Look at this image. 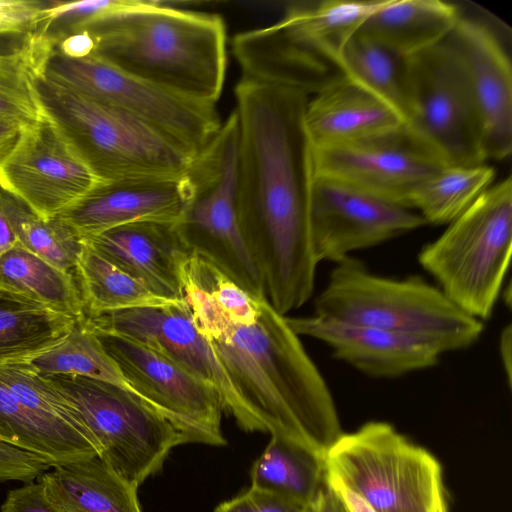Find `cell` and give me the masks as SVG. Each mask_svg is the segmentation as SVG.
Listing matches in <instances>:
<instances>
[{
  "instance_id": "6da1fadb",
  "label": "cell",
  "mask_w": 512,
  "mask_h": 512,
  "mask_svg": "<svg viewBox=\"0 0 512 512\" xmlns=\"http://www.w3.org/2000/svg\"><path fill=\"white\" fill-rule=\"evenodd\" d=\"M235 98L239 221L266 297L286 315L311 297L318 264L310 235L311 147L304 127L310 97L243 76Z\"/></svg>"
},
{
  "instance_id": "7a4b0ae2",
  "label": "cell",
  "mask_w": 512,
  "mask_h": 512,
  "mask_svg": "<svg viewBox=\"0 0 512 512\" xmlns=\"http://www.w3.org/2000/svg\"><path fill=\"white\" fill-rule=\"evenodd\" d=\"M184 298L237 396L238 426L287 438L325 457L343 433L337 409L286 316L264 295L251 321L236 322L189 280Z\"/></svg>"
},
{
  "instance_id": "3957f363",
  "label": "cell",
  "mask_w": 512,
  "mask_h": 512,
  "mask_svg": "<svg viewBox=\"0 0 512 512\" xmlns=\"http://www.w3.org/2000/svg\"><path fill=\"white\" fill-rule=\"evenodd\" d=\"M83 31L92 54L133 77L199 103L221 95L227 32L219 15L132 0Z\"/></svg>"
},
{
  "instance_id": "277c9868",
  "label": "cell",
  "mask_w": 512,
  "mask_h": 512,
  "mask_svg": "<svg viewBox=\"0 0 512 512\" xmlns=\"http://www.w3.org/2000/svg\"><path fill=\"white\" fill-rule=\"evenodd\" d=\"M41 113L71 150L102 182L178 176L198 154L167 134L115 107L49 79H33Z\"/></svg>"
},
{
  "instance_id": "5b68a950",
  "label": "cell",
  "mask_w": 512,
  "mask_h": 512,
  "mask_svg": "<svg viewBox=\"0 0 512 512\" xmlns=\"http://www.w3.org/2000/svg\"><path fill=\"white\" fill-rule=\"evenodd\" d=\"M315 314L421 339L441 353L471 347L484 329L438 286L418 276L376 275L351 256L330 272Z\"/></svg>"
},
{
  "instance_id": "8992f818",
  "label": "cell",
  "mask_w": 512,
  "mask_h": 512,
  "mask_svg": "<svg viewBox=\"0 0 512 512\" xmlns=\"http://www.w3.org/2000/svg\"><path fill=\"white\" fill-rule=\"evenodd\" d=\"M512 249V179L484 191L418 254V262L461 310L488 320L502 289Z\"/></svg>"
},
{
  "instance_id": "52a82bcc",
  "label": "cell",
  "mask_w": 512,
  "mask_h": 512,
  "mask_svg": "<svg viewBox=\"0 0 512 512\" xmlns=\"http://www.w3.org/2000/svg\"><path fill=\"white\" fill-rule=\"evenodd\" d=\"M238 145L234 110L188 169L190 197L175 226L192 254L211 263L249 294L260 297L266 295L264 281L238 215Z\"/></svg>"
},
{
  "instance_id": "ba28073f",
  "label": "cell",
  "mask_w": 512,
  "mask_h": 512,
  "mask_svg": "<svg viewBox=\"0 0 512 512\" xmlns=\"http://www.w3.org/2000/svg\"><path fill=\"white\" fill-rule=\"evenodd\" d=\"M324 460L327 474L378 512H448L438 460L386 422L342 433Z\"/></svg>"
},
{
  "instance_id": "9c48e42d",
  "label": "cell",
  "mask_w": 512,
  "mask_h": 512,
  "mask_svg": "<svg viewBox=\"0 0 512 512\" xmlns=\"http://www.w3.org/2000/svg\"><path fill=\"white\" fill-rule=\"evenodd\" d=\"M44 377L75 409L99 456L136 487L162 468L174 447L193 442L185 430L126 388L82 376Z\"/></svg>"
},
{
  "instance_id": "30bf717a",
  "label": "cell",
  "mask_w": 512,
  "mask_h": 512,
  "mask_svg": "<svg viewBox=\"0 0 512 512\" xmlns=\"http://www.w3.org/2000/svg\"><path fill=\"white\" fill-rule=\"evenodd\" d=\"M407 105L405 131L423 151L443 166L484 164L476 107L449 38L407 58Z\"/></svg>"
},
{
  "instance_id": "8fae6325",
  "label": "cell",
  "mask_w": 512,
  "mask_h": 512,
  "mask_svg": "<svg viewBox=\"0 0 512 512\" xmlns=\"http://www.w3.org/2000/svg\"><path fill=\"white\" fill-rule=\"evenodd\" d=\"M43 73L56 83L152 125L199 154L221 127L215 105L195 102L133 77L95 54L67 58L55 49Z\"/></svg>"
},
{
  "instance_id": "7c38bea8",
  "label": "cell",
  "mask_w": 512,
  "mask_h": 512,
  "mask_svg": "<svg viewBox=\"0 0 512 512\" xmlns=\"http://www.w3.org/2000/svg\"><path fill=\"white\" fill-rule=\"evenodd\" d=\"M94 333L130 391L185 430L193 442L226 444L221 431L224 406L211 385L140 343L114 334Z\"/></svg>"
},
{
  "instance_id": "4fadbf2b",
  "label": "cell",
  "mask_w": 512,
  "mask_h": 512,
  "mask_svg": "<svg viewBox=\"0 0 512 512\" xmlns=\"http://www.w3.org/2000/svg\"><path fill=\"white\" fill-rule=\"evenodd\" d=\"M309 224L317 263H338L351 252L379 245L427 223L412 209L311 173Z\"/></svg>"
},
{
  "instance_id": "5bb4252c",
  "label": "cell",
  "mask_w": 512,
  "mask_h": 512,
  "mask_svg": "<svg viewBox=\"0 0 512 512\" xmlns=\"http://www.w3.org/2000/svg\"><path fill=\"white\" fill-rule=\"evenodd\" d=\"M100 183L43 114L22 126L0 163V189L44 219L60 215Z\"/></svg>"
},
{
  "instance_id": "9a60e30c",
  "label": "cell",
  "mask_w": 512,
  "mask_h": 512,
  "mask_svg": "<svg viewBox=\"0 0 512 512\" xmlns=\"http://www.w3.org/2000/svg\"><path fill=\"white\" fill-rule=\"evenodd\" d=\"M310 162L312 175L409 209L413 193L444 167L417 146L405 129L364 141L311 147Z\"/></svg>"
},
{
  "instance_id": "2e32d148",
  "label": "cell",
  "mask_w": 512,
  "mask_h": 512,
  "mask_svg": "<svg viewBox=\"0 0 512 512\" xmlns=\"http://www.w3.org/2000/svg\"><path fill=\"white\" fill-rule=\"evenodd\" d=\"M86 320L92 331L131 339L205 381L218 392L225 413L239 420L237 396L209 342L196 327L185 298L164 306L108 312Z\"/></svg>"
},
{
  "instance_id": "e0dca14e",
  "label": "cell",
  "mask_w": 512,
  "mask_h": 512,
  "mask_svg": "<svg viewBox=\"0 0 512 512\" xmlns=\"http://www.w3.org/2000/svg\"><path fill=\"white\" fill-rule=\"evenodd\" d=\"M190 192L187 172L102 182L58 217L81 239L132 223H176Z\"/></svg>"
},
{
  "instance_id": "ac0fdd59",
  "label": "cell",
  "mask_w": 512,
  "mask_h": 512,
  "mask_svg": "<svg viewBox=\"0 0 512 512\" xmlns=\"http://www.w3.org/2000/svg\"><path fill=\"white\" fill-rule=\"evenodd\" d=\"M448 38L467 77L486 160H503L512 151L510 59L495 34L476 20L461 16Z\"/></svg>"
},
{
  "instance_id": "d6986e66",
  "label": "cell",
  "mask_w": 512,
  "mask_h": 512,
  "mask_svg": "<svg viewBox=\"0 0 512 512\" xmlns=\"http://www.w3.org/2000/svg\"><path fill=\"white\" fill-rule=\"evenodd\" d=\"M286 320L298 336L326 343L337 359L373 377H398L427 369L442 354L427 341L372 326L316 314Z\"/></svg>"
},
{
  "instance_id": "ffe728a7",
  "label": "cell",
  "mask_w": 512,
  "mask_h": 512,
  "mask_svg": "<svg viewBox=\"0 0 512 512\" xmlns=\"http://www.w3.org/2000/svg\"><path fill=\"white\" fill-rule=\"evenodd\" d=\"M103 258L170 300L184 298L192 252L175 223L139 222L82 239Z\"/></svg>"
},
{
  "instance_id": "44dd1931",
  "label": "cell",
  "mask_w": 512,
  "mask_h": 512,
  "mask_svg": "<svg viewBox=\"0 0 512 512\" xmlns=\"http://www.w3.org/2000/svg\"><path fill=\"white\" fill-rule=\"evenodd\" d=\"M304 127L312 148L353 143L405 129L401 115L342 74L309 98Z\"/></svg>"
},
{
  "instance_id": "7402d4cb",
  "label": "cell",
  "mask_w": 512,
  "mask_h": 512,
  "mask_svg": "<svg viewBox=\"0 0 512 512\" xmlns=\"http://www.w3.org/2000/svg\"><path fill=\"white\" fill-rule=\"evenodd\" d=\"M385 0L295 4L276 23L253 29L259 39L319 57L336 67L346 44Z\"/></svg>"
},
{
  "instance_id": "603a6c76",
  "label": "cell",
  "mask_w": 512,
  "mask_h": 512,
  "mask_svg": "<svg viewBox=\"0 0 512 512\" xmlns=\"http://www.w3.org/2000/svg\"><path fill=\"white\" fill-rule=\"evenodd\" d=\"M37 480L62 512H142L138 487L99 455L52 467Z\"/></svg>"
},
{
  "instance_id": "cb8c5ba5",
  "label": "cell",
  "mask_w": 512,
  "mask_h": 512,
  "mask_svg": "<svg viewBox=\"0 0 512 512\" xmlns=\"http://www.w3.org/2000/svg\"><path fill=\"white\" fill-rule=\"evenodd\" d=\"M461 16L439 0H385L358 33L408 58L448 38Z\"/></svg>"
},
{
  "instance_id": "d4e9b609",
  "label": "cell",
  "mask_w": 512,
  "mask_h": 512,
  "mask_svg": "<svg viewBox=\"0 0 512 512\" xmlns=\"http://www.w3.org/2000/svg\"><path fill=\"white\" fill-rule=\"evenodd\" d=\"M0 441L40 456L51 467L99 455L87 433L31 410L1 381Z\"/></svg>"
},
{
  "instance_id": "484cf974",
  "label": "cell",
  "mask_w": 512,
  "mask_h": 512,
  "mask_svg": "<svg viewBox=\"0 0 512 512\" xmlns=\"http://www.w3.org/2000/svg\"><path fill=\"white\" fill-rule=\"evenodd\" d=\"M325 483L324 456L280 436H271L251 469V486L304 507L316 503Z\"/></svg>"
},
{
  "instance_id": "4316f807",
  "label": "cell",
  "mask_w": 512,
  "mask_h": 512,
  "mask_svg": "<svg viewBox=\"0 0 512 512\" xmlns=\"http://www.w3.org/2000/svg\"><path fill=\"white\" fill-rule=\"evenodd\" d=\"M0 289L75 320L86 317L73 271L61 270L19 244L0 256Z\"/></svg>"
},
{
  "instance_id": "83f0119b",
  "label": "cell",
  "mask_w": 512,
  "mask_h": 512,
  "mask_svg": "<svg viewBox=\"0 0 512 512\" xmlns=\"http://www.w3.org/2000/svg\"><path fill=\"white\" fill-rule=\"evenodd\" d=\"M73 274L86 317L135 308L164 306L180 301L154 293L144 283L103 258L86 244Z\"/></svg>"
},
{
  "instance_id": "f1b7e54d",
  "label": "cell",
  "mask_w": 512,
  "mask_h": 512,
  "mask_svg": "<svg viewBox=\"0 0 512 512\" xmlns=\"http://www.w3.org/2000/svg\"><path fill=\"white\" fill-rule=\"evenodd\" d=\"M336 68L355 83L407 118V58L357 33L344 47Z\"/></svg>"
},
{
  "instance_id": "f546056e",
  "label": "cell",
  "mask_w": 512,
  "mask_h": 512,
  "mask_svg": "<svg viewBox=\"0 0 512 512\" xmlns=\"http://www.w3.org/2000/svg\"><path fill=\"white\" fill-rule=\"evenodd\" d=\"M75 319L0 289V364L33 356L54 345Z\"/></svg>"
},
{
  "instance_id": "4dcf8cb0",
  "label": "cell",
  "mask_w": 512,
  "mask_h": 512,
  "mask_svg": "<svg viewBox=\"0 0 512 512\" xmlns=\"http://www.w3.org/2000/svg\"><path fill=\"white\" fill-rule=\"evenodd\" d=\"M15 364L43 377L82 376L129 390L120 369L87 325L86 317L75 320L71 329L51 347Z\"/></svg>"
},
{
  "instance_id": "1f68e13d",
  "label": "cell",
  "mask_w": 512,
  "mask_h": 512,
  "mask_svg": "<svg viewBox=\"0 0 512 512\" xmlns=\"http://www.w3.org/2000/svg\"><path fill=\"white\" fill-rule=\"evenodd\" d=\"M57 42L37 30L24 36L21 45L0 53V120L26 125L42 113L33 88V79L55 49Z\"/></svg>"
},
{
  "instance_id": "d6a6232c",
  "label": "cell",
  "mask_w": 512,
  "mask_h": 512,
  "mask_svg": "<svg viewBox=\"0 0 512 512\" xmlns=\"http://www.w3.org/2000/svg\"><path fill=\"white\" fill-rule=\"evenodd\" d=\"M495 170L485 164L444 166L413 193L410 208L417 209L426 223L449 224L491 185Z\"/></svg>"
},
{
  "instance_id": "836d02e7",
  "label": "cell",
  "mask_w": 512,
  "mask_h": 512,
  "mask_svg": "<svg viewBox=\"0 0 512 512\" xmlns=\"http://www.w3.org/2000/svg\"><path fill=\"white\" fill-rule=\"evenodd\" d=\"M0 208L19 245L57 268L72 272L84 249L83 240L60 217L44 219L25 203L0 189Z\"/></svg>"
},
{
  "instance_id": "e575fe53",
  "label": "cell",
  "mask_w": 512,
  "mask_h": 512,
  "mask_svg": "<svg viewBox=\"0 0 512 512\" xmlns=\"http://www.w3.org/2000/svg\"><path fill=\"white\" fill-rule=\"evenodd\" d=\"M49 3L39 0H0V35L26 36L36 32Z\"/></svg>"
},
{
  "instance_id": "d590c367",
  "label": "cell",
  "mask_w": 512,
  "mask_h": 512,
  "mask_svg": "<svg viewBox=\"0 0 512 512\" xmlns=\"http://www.w3.org/2000/svg\"><path fill=\"white\" fill-rule=\"evenodd\" d=\"M50 468L40 456L0 441V482L35 481Z\"/></svg>"
},
{
  "instance_id": "8d00e7d4",
  "label": "cell",
  "mask_w": 512,
  "mask_h": 512,
  "mask_svg": "<svg viewBox=\"0 0 512 512\" xmlns=\"http://www.w3.org/2000/svg\"><path fill=\"white\" fill-rule=\"evenodd\" d=\"M310 508L251 486L244 493L218 504L214 512H307Z\"/></svg>"
},
{
  "instance_id": "74e56055",
  "label": "cell",
  "mask_w": 512,
  "mask_h": 512,
  "mask_svg": "<svg viewBox=\"0 0 512 512\" xmlns=\"http://www.w3.org/2000/svg\"><path fill=\"white\" fill-rule=\"evenodd\" d=\"M1 512H62L47 497L40 481H31L7 492Z\"/></svg>"
},
{
  "instance_id": "f35d334b",
  "label": "cell",
  "mask_w": 512,
  "mask_h": 512,
  "mask_svg": "<svg viewBox=\"0 0 512 512\" xmlns=\"http://www.w3.org/2000/svg\"><path fill=\"white\" fill-rule=\"evenodd\" d=\"M326 483L336 493L347 512H378L364 497L336 477L326 473Z\"/></svg>"
},
{
  "instance_id": "ab89813d",
  "label": "cell",
  "mask_w": 512,
  "mask_h": 512,
  "mask_svg": "<svg viewBox=\"0 0 512 512\" xmlns=\"http://www.w3.org/2000/svg\"><path fill=\"white\" fill-rule=\"evenodd\" d=\"M56 50L67 58L79 59L92 54L94 43L91 36L86 31H82L59 41Z\"/></svg>"
},
{
  "instance_id": "60d3db41",
  "label": "cell",
  "mask_w": 512,
  "mask_h": 512,
  "mask_svg": "<svg viewBox=\"0 0 512 512\" xmlns=\"http://www.w3.org/2000/svg\"><path fill=\"white\" fill-rule=\"evenodd\" d=\"M17 122L0 120V163L15 147L22 129Z\"/></svg>"
},
{
  "instance_id": "b9f144b4",
  "label": "cell",
  "mask_w": 512,
  "mask_h": 512,
  "mask_svg": "<svg viewBox=\"0 0 512 512\" xmlns=\"http://www.w3.org/2000/svg\"><path fill=\"white\" fill-rule=\"evenodd\" d=\"M314 507L316 512H347L336 493L327 483L320 492Z\"/></svg>"
},
{
  "instance_id": "7bdbcfd3",
  "label": "cell",
  "mask_w": 512,
  "mask_h": 512,
  "mask_svg": "<svg viewBox=\"0 0 512 512\" xmlns=\"http://www.w3.org/2000/svg\"><path fill=\"white\" fill-rule=\"evenodd\" d=\"M511 334V325L508 324L501 332L499 344L500 357L502 360L504 371L507 376L509 386L511 385Z\"/></svg>"
},
{
  "instance_id": "ee69618b",
  "label": "cell",
  "mask_w": 512,
  "mask_h": 512,
  "mask_svg": "<svg viewBox=\"0 0 512 512\" xmlns=\"http://www.w3.org/2000/svg\"><path fill=\"white\" fill-rule=\"evenodd\" d=\"M18 244V239L0 208V256Z\"/></svg>"
},
{
  "instance_id": "f6af8a7d",
  "label": "cell",
  "mask_w": 512,
  "mask_h": 512,
  "mask_svg": "<svg viewBox=\"0 0 512 512\" xmlns=\"http://www.w3.org/2000/svg\"><path fill=\"white\" fill-rule=\"evenodd\" d=\"M307 512H316L314 505Z\"/></svg>"
}]
</instances>
